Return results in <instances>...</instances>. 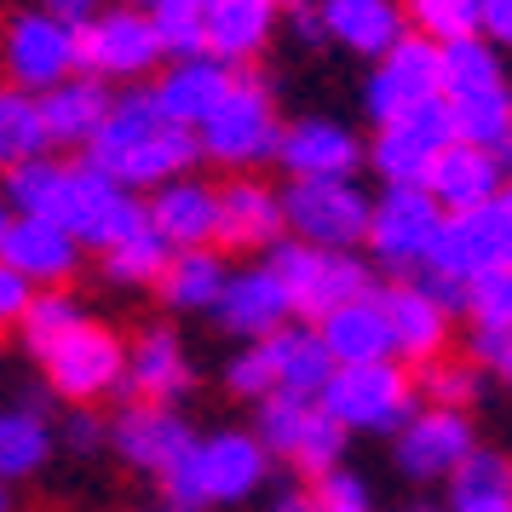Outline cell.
Listing matches in <instances>:
<instances>
[{"instance_id": "obj_13", "label": "cell", "mask_w": 512, "mask_h": 512, "mask_svg": "<svg viewBox=\"0 0 512 512\" xmlns=\"http://www.w3.org/2000/svg\"><path fill=\"white\" fill-rule=\"evenodd\" d=\"M455 144V121H449V104L432 98L409 116H397L392 127H380V139L369 144V167L386 179V185H420L426 167L438 162L443 150Z\"/></svg>"}, {"instance_id": "obj_37", "label": "cell", "mask_w": 512, "mask_h": 512, "mask_svg": "<svg viewBox=\"0 0 512 512\" xmlns=\"http://www.w3.org/2000/svg\"><path fill=\"white\" fill-rule=\"evenodd\" d=\"M47 127H41V110L29 93H0V162L18 167V162H35L47 156Z\"/></svg>"}, {"instance_id": "obj_24", "label": "cell", "mask_w": 512, "mask_h": 512, "mask_svg": "<svg viewBox=\"0 0 512 512\" xmlns=\"http://www.w3.org/2000/svg\"><path fill=\"white\" fill-rule=\"evenodd\" d=\"M0 259L29 282V288H64L81 265V242L58 231L47 219H12V231L0 242Z\"/></svg>"}, {"instance_id": "obj_29", "label": "cell", "mask_w": 512, "mask_h": 512, "mask_svg": "<svg viewBox=\"0 0 512 512\" xmlns=\"http://www.w3.org/2000/svg\"><path fill=\"white\" fill-rule=\"evenodd\" d=\"M282 196L259 179H231L219 190V242L225 248H277L282 242Z\"/></svg>"}, {"instance_id": "obj_54", "label": "cell", "mask_w": 512, "mask_h": 512, "mask_svg": "<svg viewBox=\"0 0 512 512\" xmlns=\"http://www.w3.org/2000/svg\"><path fill=\"white\" fill-rule=\"evenodd\" d=\"M0 512H6V484H0Z\"/></svg>"}, {"instance_id": "obj_38", "label": "cell", "mask_w": 512, "mask_h": 512, "mask_svg": "<svg viewBox=\"0 0 512 512\" xmlns=\"http://www.w3.org/2000/svg\"><path fill=\"white\" fill-rule=\"evenodd\" d=\"M202 6L208 0H156L150 6V24L162 41V58H202Z\"/></svg>"}, {"instance_id": "obj_33", "label": "cell", "mask_w": 512, "mask_h": 512, "mask_svg": "<svg viewBox=\"0 0 512 512\" xmlns=\"http://www.w3.org/2000/svg\"><path fill=\"white\" fill-rule=\"evenodd\" d=\"M52 461V432L41 415L29 409H0V484L29 478Z\"/></svg>"}, {"instance_id": "obj_12", "label": "cell", "mask_w": 512, "mask_h": 512, "mask_svg": "<svg viewBox=\"0 0 512 512\" xmlns=\"http://www.w3.org/2000/svg\"><path fill=\"white\" fill-rule=\"evenodd\" d=\"M41 369H47V386L58 397H70L75 409L81 403H93V397H110L127 386V346H121L110 328L98 323H81L70 328L58 346L41 357Z\"/></svg>"}, {"instance_id": "obj_51", "label": "cell", "mask_w": 512, "mask_h": 512, "mask_svg": "<svg viewBox=\"0 0 512 512\" xmlns=\"http://www.w3.org/2000/svg\"><path fill=\"white\" fill-rule=\"evenodd\" d=\"M6 231H12V208H6V196H0V242H6Z\"/></svg>"}, {"instance_id": "obj_36", "label": "cell", "mask_w": 512, "mask_h": 512, "mask_svg": "<svg viewBox=\"0 0 512 512\" xmlns=\"http://www.w3.org/2000/svg\"><path fill=\"white\" fill-rule=\"evenodd\" d=\"M167 248L162 236L150 231H133L127 242H116V248H104V277L116 282V288H156V277H162V265H167Z\"/></svg>"}, {"instance_id": "obj_23", "label": "cell", "mask_w": 512, "mask_h": 512, "mask_svg": "<svg viewBox=\"0 0 512 512\" xmlns=\"http://www.w3.org/2000/svg\"><path fill=\"white\" fill-rule=\"evenodd\" d=\"M219 328H231L236 340H271L277 328H288V294L282 282L265 271V265H248V271H231L225 277V294L213 305Z\"/></svg>"}, {"instance_id": "obj_34", "label": "cell", "mask_w": 512, "mask_h": 512, "mask_svg": "<svg viewBox=\"0 0 512 512\" xmlns=\"http://www.w3.org/2000/svg\"><path fill=\"white\" fill-rule=\"evenodd\" d=\"M81 305L64 294V288H35V300L24 305V317H18V334H24V351L29 357H47L70 328H81Z\"/></svg>"}, {"instance_id": "obj_16", "label": "cell", "mask_w": 512, "mask_h": 512, "mask_svg": "<svg viewBox=\"0 0 512 512\" xmlns=\"http://www.w3.org/2000/svg\"><path fill=\"white\" fill-rule=\"evenodd\" d=\"M472 449L478 438L461 409H415V420L397 432V466L409 478H455Z\"/></svg>"}, {"instance_id": "obj_21", "label": "cell", "mask_w": 512, "mask_h": 512, "mask_svg": "<svg viewBox=\"0 0 512 512\" xmlns=\"http://www.w3.org/2000/svg\"><path fill=\"white\" fill-rule=\"evenodd\" d=\"M277 0H208L202 6V52L219 64H248L277 35Z\"/></svg>"}, {"instance_id": "obj_1", "label": "cell", "mask_w": 512, "mask_h": 512, "mask_svg": "<svg viewBox=\"0 0 512 512\" xmlns=\"http://www.w3.org/2000/svg\"><path fill=\"white\" fill-rule=\"evenodd\" d=\"M6 208L12 219H47L58 231H70L81 248H116L133 231H144V202L133 190H121L116 179H104L93 162H52V156H35V162L6 167Z\"/></svg>"}, {"instance_id": "obj_30", "label": "cell", "mask_w": 512, "mask_h": 512, "mask_svg": "<svg viewBox=\"0 0 512 512\" xmlns=\"http://www.w3.org/2000/svg\"><path fill=\"white\" fill-rule=\"evenodd\" d=\"M259 346H265V357H271L277 392L317 397L328 386V374H334V357H328V346L317 340L311 323H288V328H277L271 340H259Z\"/></svg>"}, {"instance_id": "obj_17", "label": "cell", "mask_w": 512, "mask_h": 512, "mask_svg": "<svg viewBox=\"0 0 512 512\" xmlns=\"http://www.w3.org/2000/svg\"><path fill=\"white\" fill-rule=\"evenodd\" d=\"M231 87H236V70L202 52V58H179V64H167V70L156 75L150 98H156L162 121L185 127V133H196V127H202V121L225 104V93H231Z\"/></svg>"}, {"instance_id": "obj_25", "label": "cell", "mask_w": 512, "mask_h": 512, "mask_svg": "<svg viewBox=\"0 0 512 512\" xmlns=\"http://www.w3.org/2000/svg\"><path fill=\"white\" fill-rule=\"evenodd\" d=\"M110 87L93 81V75H70V81H58L52 93L35 98V110H41V127H47V144H64V150H87L98 139V127L110 116Z\"/></svg>"}, {"instance_id": "obj_35", "label": "cell", "mask_w": 512, "mask_h": 512, "mask_svg": "<svg viewBox=\"0 0 512 512\" xmlns=\"http://www.w3.org/2000/svg\"><path fill=\"white\" fill-rule=\"evenodd\" d=\"M409 35L449 47V41H472L484 24V0H409Z\"/></svg>"}, {"instance_id": "obj_44", "label": "cell", "mask_w": 512, "mask_h": 512, "mask_svg": "<svg viewBox=\"0 0 512 512\" xmlns=\"http://www.w3.org/2000/svg\"><path fill=\"white\" fill-rule=\"evenodd\" d=\"M29 300H35V288H29V282L18 277V271H12L6 259H0V323H18Z\"/></svg>"}, {"instance_id": "obj_22", "label": "cell", "mask_w": 512, "mask_h": 512, "mask_svg": "<svg viewBox=\"0 0 512 512\" xmlns=\"http://www.w3.org/2000/svg\"><path fill=\"white\" fill-rule=\"evenodd\" d=\"M380 311H386V328H392V357H403V363H438L443 357V346H449V311L415 277L386 288Z\"/></svg>"}, {"instance_id": "obj_41", "label": "cell", "mask_w": 512, "mask_h": 512, "mask_svg": "<svg viewBox=\"0 0 512 512\" xmlns=\"http://www.w3.org/2000/svg\"><path fill=\"white\" fill-rule=\"evenodd\" d=\"M311 507H317V512H374V501H369V484H363L357 472L334 466L328 478H317V489H311Z\"/></svg>"}, {"instance_id": "obj_47", "label": "cell", "mask_w": 512, "mask_h": 512, "mask_svg": "<svg viewBox=\"0 0 512 512\" xmlns=\"http://www.w3.org/2000/svg\"><path fill=\"white\" fill-rule=\"evenodd\" d=\"M455 512H512V495H455Z\"/></svg>"}, {"instance_id": "obj_52", "label": "cell", "mask_w": 512, "mask_h": 512, "mask_svg": "<svg viewBox=\"0 0 512 512\" xmlns=\"http://www.w3.org/2000/svg\"><path fill=\"white\" fill-rule=\"evenodd\" d=\"M277 6H288V12H300V6H311V0H277Z\"/></svg>"}, {"instance_id": "obj_19", "label": "cell", "mask_w": 512, "mask_h": 512, "mask_svg": "<svg viewBox=\"0 0 512 512\" xmlns=\"http://www.w3.org/2000/svg\"><path fill=\"white\" fill-rule=\"evenodd\" d=\"M144 219L150 231L162 236L167 248H213L219 242V190L202 185V179H167L150 202H144Z\"/></svg>"}, {"instance_id": "obj_2", "label": "cell", "mask_w": 512, "mask_h": 512, "mask_svg": "<svg viewBox=\"0 0 512 512\" xmlns=\"http://www.w3.org/2000/svg\"><path fill=\"white\" fill-rule=\"evenodd\" d=\"M196 156H202V150H196V133L162 121L150 87H144V93L110 98V116L98 127V139L81 150V162H93L98 173L116 179L121 190H139V185L162 190L167 179H185Z\"/></svg>"}, {"instance_id": "obj_18", "label": "cell", "mask_w": 512, "mask_h": 512, "mask_svg": "<svg viewBox=\"0 0 512 512\" xmlns=\"http://www.w3.org/2000/svg\"><path fill=\"white\" fill-rule=\"evenodd\" d=\"M277 162L288 167V179H351L363 167V144L351 127L328 116H305L294 127H282Z\"/></svg>"}, {"instance_id": "obj_46", "label": "cell", "mask_w": 512, "mask_h": 512, "mask_svg": "<svg viewBox=\"0 0 512 512\" xmlns=\"http://www.w3.org/2000/svg\"><path fill=\"white\" fill-rule=\"evenodd\" d=\"M41 12L64 18V24H87V18L98 12V0H41Z\"/></svg>"}, {"instance_id": "obj_39", "label": "cell", "mask_w": 512, "mask_h": 512, "mask_svg": "<svg viewBox=\"0 0 512 512\" xmlns=\"http://www.w3.org/2000/svg\"><path fill=\"white\" fill-rule=\"evenodd\" d=\"M461 311L472 317V334H512V271H484L466 282Z\"/></svg>"}, {"instance_id": "obj_11", "label": "cell", "mask_w": 512, "mask_h": 512, "mask_svg": "<svg viewBox=\"0 0 512 512\" xmlns=\"http://www.w3.org/2000/svg\"><path fill=\"white\" fill-rule=\"evenodd\" d=\"M0 58H6V75H12V93H29V98H41L58 81L81 75V64H75V24L52 18L41 6H29V12H18L6 24Z\"/></svg>"}, {"instance_id": "obj_9", "label": "cell", "mask_w": 512, "mask_h": 512, "mask_svg": "<svg viewBox=\"0 0 512 512\" xmlns=\"http://www.w3.org/2000/svg\"><path fill=\"white\" fill-rule=\"evenodd\" d=\"M75 64L93 81H139L162 64V41H156V24L139 6H110V12H93L87 24H75Z\"/></svg>"}, {"instance_id": "obj_50", "label": "cell", "mask_w": 512, "mask_h": 512, "mask_svg": "<svg viewBox=\"0 0 512 512\" xmlns=\"http://www.w3.org/2000/svg\"><path fill=\"white\" fill-rule=\"evenodd\" d=\"M489 369H495V380H507V386H512V334L501 340V351L489 357Z\"/></svg>"}, {"instance_id": "obj_5", "label": "cell", "mask_w": 512, "mask_h": 512, "mask_svg": "<svg viewBox=\"0 0 512 512\" xmlns=\"http://www.w3.org/2000/svg\"><path fill=\"white\" fill-rule=\"evenodd\" d=\"M323 415L340 432H403L420 409L415 380L403 374L397 357L386 363H357V369H334L328 386L317 392Z\"/></svg>"}, {"instance_id": "obj_15", "label": "cell", "mask_w": 512, "mask_h": 512, "mask_svg": "<svg viewBox=\"0 0 512 512\" xmlns=\"http://www.w3.org/2000/svg\"><path fill=\"white\" fill-rule=\"evenodd\" d=\"M110 443H116L121 461L150 472V478H167V472L196 449L190 426L173 415L167 403H127V409L110 420Z\"/></svg>"}, {"instance_id": "obj_27", "label": "cell", "mask_w": 512, "mask_h": 512, "mask_svg": "<svg viewBox=\"0 0 512 512\" xmlns=\"http://www.w3.org/2000/svg\"><path fill=\"white\" fill-rule=\"evenodd\" d=\"M317 340L328 346L334 369L386 363V357H392V328H386L380 294H363V300H346L340 311H328L323 323H317Z\"/></svg>"}, {"instance_id": "obj_40", "label": "cell", "mask_w": 512, "mask_h": 512, "mask_svg": "<svg viewBox=\"0 0 512 512\" xmlns=\"http://www.w3.org/2000/svg\"><path fill=\"white\" fill-rule=\"evenodd\" d=\"M478 380H484V374H478V363H426V380H420L415 392L426 397V409H461L466 415V403H472V397H478Z\"/></svg>"}, {"instance_id": "obj_4", "label": "cell", "mask_w": 512, "mask_h": 512, "mask_svg": "<svg viewBox=\"0 0 512 512\" xmlns=\"http://www.w3.org/2000/svg\"><path fill=\"white\" fill-rule=\"evenodd\" d=\"M265 271L282 282V294H288V311L305 317V323L317 328L328 311H340L346 300H363L374 294L369 282V265L357 254H334V248H305L294 236H282L271 259H265Z\"/></svg>"}, {"instance_id": "obj_20", "label": "cell", "mask_w": 512, "mask_h": 512, "mask_svg": "<svg viewBox=\"0 0 512 512\" xmlns=\"http://www.w3.org/2000/svg\"><path fill=\"white\" fill-rule=\"evenodd\" d=\"M317 24H323V41L374 64L409 35V18L397 0H317Z\"/></svg>"}, {"instance_id": "obj_14", "label": "cell", "mask_w": 512, "mask_h": 512, "mask_svg": "<svg viewBox=\"0 0 512 512\" xmlns=\"http://www.w3.org/2000/svg\"><path fill=\"white\" fill-rule=\"evenodd\" d=\"M438 98V47L420 41V35H403L380 64H374L369 87H363V110H369L374 127H392L397 116H409L420 104Z\"/></svg>"}, {"instance_id": "obj_48", "label": "cell", "mask_w": 512, "mask_h": 512, "mask_svg": "<svg viewBox=\"0 0 512 512\" xmlns=\"http://www.w3.org/2000/svg\"><path fill=\"white\" fill-rule=\"evenodd\" d=\"M265 512H317V507H311V489H282Z\"/></svg>"}, {"instance_id": "obj_10", "label": "cell", "mask_w": 512, "mask_h": 512, "mask_svg": "<svg viewBox=\"0 0 512 512\" xmlns=\"http://www.w3.org/2000/svg\"><path fill=\"white\" fill-rule=\"evenodd\" d=\"M443 231V208L426 196L420 185H386V196L369 208V254L397 271V277H420L426 259L438 248Z\"/></svg>"}, {"instance_id": "obj_31", "label": "cell", "mask_w": 512, "mask_h": 512, "mask_svg": "<svg viewBox=\"0 0 512 512\" xmlns=\"http://www.w3.org/2000/svg\"><path fill=\"white\" fill-rule=\"evenodd\" d=\"M225 259L213 248H179L167 254L162 277H156V294H162L167 311H213L219 294H225Z\"/></svg>"}, {"instance_id": "obj_6", "label": "cell", "mask_w": 512, "mask_h": 512, "mask_svg": "<svg viewBox=\"0 0 512 512\" xmlns=\"http://www.w3.org/2000/svg\"><path fill=\"white\" fill-rule=\"evenodd\" d=\"M277 139H282V121H277V104H271V87L259 75H236V87L225 93V104L196 127V150L219 167L271 162L277 156Z\"/></svg>"}, {"instance_id": "obj_55", "label": "cell", "mask_w": 512, "mask_h": 512, "mask_svg": "<svg viewBox=\"0 0 512 512\" xmlns=\"http://www.w3.org/2000/svg\"><path fill=\"white\" fill-rule=\"evenodd\" d=\"M150 6H156V0H150Z\"/></svg>"}, {"instance_id": "obj_32", "label": "cell", "mask_w": 512, "mask_h": 512, "mask_svg": "<svg viewBox=\"0 0 512 512\" xmlns=\"http://www.w3.org/2000/svg\"><path fill=\"white\" fill-rule=\"evenodd\" d=\"M317 420V397H294V392H265L254 403V438L265 443V455H294L300 438Z\"/></svg>"}, {"instance_id": "obj_7", "label": "cell", "mask_w": 512, "mask_h": 512, "mask_svg": "<svg viewBox=\"0 0 512 512\" xmlns=\"http://www.w3.org/2000/svg\"><path fill=\"white\" fill-rule=\"evenodd\" d=\"M426 271L449 282H472L484 271H512V185H501L484 208L443 213V231Z\"/></svg>"}, {"instance_id": "obj_56", "label": "cell", "mask_w": 512, "mask_h": 512, "mask_svg": "<svg viewBox=\"0 0 512 512\" xmlns=\"http://www.w3.org/2000/svg\"><path fill=\"white\" fill-rule=\"evenodd\" d=\"M420 512H426V507H420Z\"/></svg>"}, {"instance_id": "obj_26", "label": "cell", "mask_w": 512, "mask_h": 512, "mask_svg": "<svg viewBox=\"0 0 512 512\" xmlns=\"http://www.w3.org/2000/svg\"><path fill=\"white\" fill-rule=\"evenodd\" d=\"M501 185H507L501 162H495L489 150H472V144H449L438 162L426 167V179H420V190H426V196H432L443 213L484 208V202H489Z\"/></svg>"}, {"instance_id": "obj_53", "label": "cell", "mask_w": 512, "mask_h": 512, "mask_svg": "<svg viewBox=\"0 0 512 512\" xmlns=\"http://www.w3.org/2000/svg\"><path fill=\"white\" fill-rule=\"evenodd\" d=\"M144 512H179V507H167V501H162V507H144Z\"/></svg>"}, {"instance_id": "obj_8", "label": "cell", "mask_w": 512, "mask_h": 512, "mask_svg": "<svg viewBox=\"0 0 512 512\" xmlns=\"http://www.w3.org/2000/svg\"><path fill=\"white\" fill-rule=\"evenodd\" d=\"M369 208L374 202L357 190V179H294L282 190V225L305 248L351 254L369 236Z\"/></svg>"}, {"instance_id": "obj_45", "label": "cell", "mask_w": 512, "mask_h": 512, "mask_svg": "<svg viewBox=\"0 0 512 512\" xmlns=\"http://www.w3.org/2000/svg\"><path fill=\"white\" fill-rule=\"evenodd\" d=\"M489 47H512V0H484V24H478Z\"/></svg>"}, {"instance_id": "obj_42", "label": "cell", "mask_w": 512, "mask_h": 512, "mask_svg": "<svg viewBox=\"0 0 512 512\" xmlns=\"http://www.w3.org/2000/svg\"><path fill=\"white\" fill-rule=\"evenodd\" d=\"M225 386H231L236 397H248V403H259L265 392H277V380H271V357H265V346H248L231 357V369H225Z\"/></svg>"}, {"instance_id": "obj_28", "label": "cell", "mask_w": 512, "mask_h": 512, "mask_svg": "<svg viewBox=\"0 0 512 512\" xmlns=\"http://www.w3.org/2000/svg\"><path fill=\"white\" fill-rule=\"evenodd\" d=\"M139 397V403H167L190 392V363H185V346L173 340V328H144L133 351H127V386L121 397Z\"/></svg>"}, {"instance_id": "obj_49", "label": "cell", "mask_w": 512, "mask_h": 512, "mask_svg": "<svg viewBox=\"0 0 512 512\" xmlns=\"http://www.w3.org/2000/svg\"><path fill=\"white\" fill-rule=\"evenodd\" d=\"M294 29H300V41H323V24H317V6H300V12H294Z\"/></svg>"}, {"instance_id": "obj_3", "label": "cell", "mask_w": 512, "mask_h": 512, "mask_svg": "<svg viewBox=\"0 0 512 512\" xmlns=\"http://www.w3.org/2000/svg\"><path fill=\"white\" fill-rule=\"evenodd\" d=\"M271 478V455L254 432H213L196 438L185 461L162 478L167 507L202 512V507H242L248 495H259Z\"/></svg>"}, {"instance_id": "obj_43", "label": "cell", "mask_w": 512, "mask_h": 512, "mask_svg": "<svg viewBox=\"0 0 512 512\" xmlns=\"http://www.w3.org/2000/svg\"><path fill=\"white\" fill-rule=\"evenodd\" d=\"M104 438H110V426H104L93 409H75V415L64 420V443H70L75 455H93V449H104Z\"/></svg>"}]
</instances>
